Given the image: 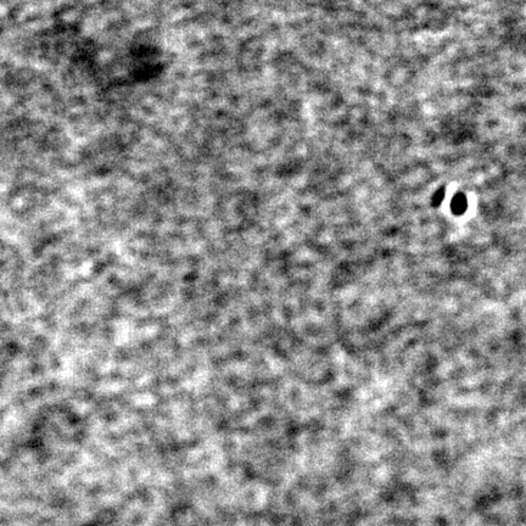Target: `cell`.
<instances>
[{
  "mask_svg": "<svg viewBox=\"0 0 526 526\" xmlns=\"http://www.w3.org/2000/svg\"><path fill=\"white\" fill-rule=\"evenodd\" d=\"M444 197H445V190L444 189H440L439 191H436L434 197H432V205H434L435 207L440 206V204L442 202V200H444Z\"/></svg>",
  "mask_w": 526,
  "mask_h": 526,
  "instance_id": "7a4b0ae2",
  "label": "cell"
},
{
  "mask_svg": "<svg viewBox=\"0 0 526 526\" xmlns=\"http://www.w3.org/2000/svg\"><path fill=\"white\" fill-rule=\"evenodd\" d=\"M451 207H452V211L454 214H457V216H462V214L464 213L468 208V200H467V197H465L464 194L457 193L456 196L453 197Z\"/></svg>",
  "mask_w": 526,
  "mask_h": 526,
  "instance_id": "6da1fadb",
  "label": "cell"
}]
</instances>
